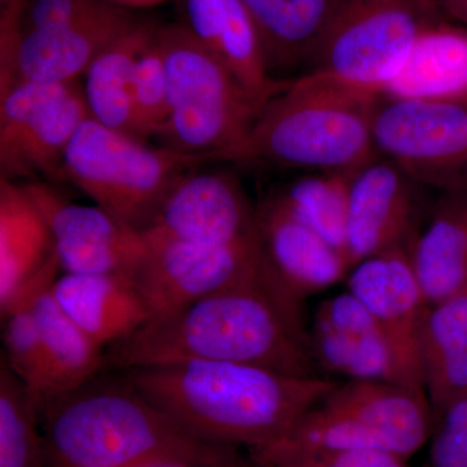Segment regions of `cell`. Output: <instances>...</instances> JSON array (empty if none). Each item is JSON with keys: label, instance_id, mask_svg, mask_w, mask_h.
Masks as SVG:
<instances>
[{"label": "cell", "instance_id": "obj_1", "mask_svg": "<svg viewBox=\"0 0 467 467\" xmlns=\"http://www.w3.org/2000/svg\"><path fill=\"white\" fill-rule=\"evenodd\" d=\"M301 304L281 281L218 291L109 347L104 371L223 361L290 376H326L310 348Z\"/></svg>", "mask_w": 467, "mask_h": 467}, {"label": "cell", "instance_id": "obj_2", "mask_svg": "<svg viewBox=\"0 0 467 467\" xmlns=\"http://www.w3.org/2000/svg\"><path fill=\"white\" fill-rule=\"evenodd\" d=\"M121 374L190 431L247 451L284 438L339 383L223 361L174 362Z\"/></svg>", "mask_w": 467, "mask_h": 467}, {"label": "cell", "instance_id": "obj_3", "mask_svg": "<svg viewBox=\"0 0 467 467\" xmlns=\"http://www.w3.org/2000/svg\"><path fill=\"white\" fill-rule=\"evenodd\" d=\"M41 416L52 467H260L248 451L190 431L124 376L92 378L48 402Z\"/></svg>", "mask_w": 467, "mask_h": 467}, {"label": "cell", "instance_id": "obj_4", "mask_svg": "<svg viewBox=\"0 0 467 467\" xmlns=\"http://www.w3.org/2000/svg\"><path fill=\"white\" fill-rule=\"evenodd\" d=\"M380 97L316 73L297 77L264 106L233 162L352 175L379 158L373 119Z\"/></svg>", "mask_w": 467, "mask_h": 467}, {"label": "cell", "instance_id": "obj_5", "mask_svg": "<svg viewBox=\"0 0 467 467\" xmlns=\"http://www.w3.org/2000/svg\"><path fill=\"white\" fill-rule=\"evenodd\" d=\"M158 36L169 81L160 146L209 162H233L264 107L178 21L159 26Z\"/></svg>", "mask_w": 467, "mask_h": 467}, {"label": "cell", "instance_id": "obj_6", "mask_svg": "<svg viewBox=\"0 0 467 467\" xmlns=\"http://www.w3.org/2000/svg\"><path fill=\"white\" fill-rule=\"evenodd\" d=\"M205 164L202 156L150 146L88 117L64 156L63 182L143 234L181 178Z\"/></svg>", "mask_w": 467, "mask_h": 467}, {"label": "cell", "instance_id": "obj_7", "mask_svg": "<svg viewBox=\"0 0 467 467\" xmlns=\"http://www.w3.org/2000/svg\"><path fill=\"white\" fill-rule=\"evenodd\" d=\"M435 0H347L319 43L308 73L383 94L418 36L438 23Z\"/></svg>", "mask_w": 467, "mask_h": 467}, {"label": "cell", "instance_id": "obj_8", "mask_svg": "<svg viewBox=\"0 0 467 467\" xmlns=\"http://www.w3.org/2000/svg\"><path fill=\"white\" fill-rule=\"evenodd\" d=\"M147 254L133 276L150 321L236 285L281 281L261 247L259 234L229 245L146 239Z\"/></svg>", "mask_w": 467, "mask_h": 467}, {"label": "cell", "instance_id": "obj_9", "mask_svg": "<svg viewBox=\"0 0 467 467\" xmlns=\"http://www.w3.org/2000/svg\"><path fill=\"white\" fill-rule=\"evenodd\" d=\"M378 155L417 183L450 190L467 187L457 177L467 164V109L460 103L379 100L373 119Z\"/></svg>", "mask_w": 467, "mask_h": 467}, {"label": "cell", "instance_id": "obj_10", "mask_svg": "<svg viewBox=\"0 0 467 467\" xmlns=\"http://www.w3.org/2000/svg\"><path fill=\"white\" fill-rule=\"evenodd\" d=\"M24 2L2 3L0 88L15 81L76 84L98 55L138 21L130 9L116 5L86 23L23 32L18 18Z\"/></svg>", "mask_w": 467, "mask_h": 467}, {"label": "cell", "instance_id": "obj_11", "mask_svg": "<svg viewBox=\"0 0 467 467\" xmlns=\"http://www.w3.org/2000/svg\"><path fill=\"white\" fill-rule=\"evenodd\" d=\"M55 239L61 273L133 278L146 256L142 233L98 205L78 204L43 181L26 183Z\"/></svg>", "mask_w": 467, "mask_h": 467}, {"label": "cell", "instance_id": "obj_12", "mask_svg": "<svg viewBox=\"0 0 467 467\" xmlns=\"http://www.w3.org/2000/svg\"><path fill=\"white\" fill-rule=\"evenodd\" d=\"M257 234L256 207L235 174L199 167L175 184L143 235L152 241L229 245Z\"/></svg>", "mask_w": 467, "mask_h": 467}, {"label": "cell", "instance_id": "obj_13", "mask_svg": "<svg viewBox=\"0 0 467 467\" xmlns=\"http://www.w3.org/2000/svg\"><path fill=\"white\" fill-rule=\"evenodd\" d=\"M348 291L368 309L391 343L409 386L425 389L420 337L427 303L409 247L361 261L349 272Z\"/></svg>", "mask_w": 467, "mask_h": 467}, {"label": "cell", "instance_id": "obj_14", "mask_svg": "<svg viewBox=\"0 0 467 467\" xmlns=\"http://www.w3.org/2000/svg\"><path fill=\"white\" fill-rule=\"evenodd\" d=\"M420 186L382 156L350 175L346 247L350 270L368 257L410 245Z\"/></svg>", "mask_w": 467, "mask_h": 467}, {"label": "cell", "instance_id": "obj_15", "mask_svg": "<svg viewBox=\"0 0 467 467\" xmlns=\"http://www.w3.org/2000/svg\"><path fill=\"white\" fill-rule=\"evenodd\" d=\"M309 343L321 371L348 380H389L409 386L389 337L352 292L337 295L318 306Z\"/></svg>", "mask_w": 467, "mask_h": 467}, {"label": "cell", "instance_id": "obj_16", "mask_svg": "<svg viewBox=\"0 0 467 467\" xmlns=\"http://www.w3.org/2000/svg\"><path fill=\"white\" fill-rule=\"evenodd\" d=\"M322 407L355 420L402 459L416 454L431 436L434 410L425 389L389 380H347Z\"/></svg>", "mask_w": 467, "mask_h": 467}, {"label": "cell", "instance_id": "obj_17", "mask_svg": "<svg viewBox=\"0 0 467 467\" xmlns=\"http://www.w3.org/2000/svg\"><path fill=\"white\" fill-rule=\"evenodd\" d=\"M181 24L261 107L285 88L267 70L263 45L243 0H180Z\"/></svg>", "mask_w": 467, "mask_h": 467}, {"label": "cell", "instance_id": "obj_18", "mask_svg": "<svg viewBox=\"0 0 467 467\" xmlns=\"http://www.w3.org/2000/svg\"><path fill=\"white\" fill-rule=\"evenodd\" d=\"M257 233L267 261L301 300L349 275L346 256L272 196L256 207Z\"/></svg>", "mask_w": 467, "mask_h": 467}, {"label": "cell", "instance_id": "obj_19", "mask_svg": "<svg viewBox=\"0 0 467 467\" xmlns=\"http://www.w3.org/2000/svg\"><path fill=\"white\" fill-rule=\"evenodd\" d=\"M279 84L306 75L326 32L347 0H243Z\"/></svg>", "mask_w": 467, "mask_h": 467}, {"label": "cell", "instance_id": "obj_20", "mask_svg": "<svg viewBox=\"0 0 467 467\" xmlns=\"http://www.w3.org/2000/svg\"><path fill=\"white\" fill-rule=\"evenodd\" d=\"M51 291L70 319L104 349L131 337L150 319L131 276L63 273Z\"/></svg>", "mask_w": 467, "mask_h": 467}, {"label": "cell", "instance_id": "obj_21", "mask_svg": "<svg viewBox=\"0 0 467 467\" xmlns=\"http://www.w3.org/2000/svg\"><path fill=\"white\" fill-rule=\"evenodd\" d=\"M55 259L54 234L26 183L0 178V313Z\"/></svg>", "mask_w": 467, "mask_h": 467}, {"label": "cell", "instance_id": "obj_22", "mask_svg": "<svg viewBox=\"0 0 467 467\" xmlns=\"http://www.w3.org/2000/svg\"><path fill=\"white\" fill-rule=\"evenodd\" d=\"M409 254L429 306L467 290V187L444 192Z\"/></svg>", "mask_w": 467, "mask_h": 467}, {"label": "cell", "instance_id": "obj_23", "mask_svg": "<svg viewBox=\"0 0 467 467\" xmlns=\"http://www.w3.org/2000/svg\"><path fill=\"white\" fill-rule=\"evenodd\" d=\"M382 95L445 103L467 99V30L441 21L427 27Z\"/></svg>", "mask_w": 467, "mask_h": 467}, {"label": "cell", "instance_id": "obj_24", "mask_svg": "<svg viewBox=\"0 0 467 467\" xmlns=\"http://www.w3.org/2000/svg\"><path fill=\"white\" fill-rule=\"evenodd\" d=\"M158 27L138 20L98 55L82 77V91L91 119L140 140L142 138L138 131L133 103L134 67Z\"/></svg>", "mask_w": 467, "mask_h": 467}, {"label": "cell", "instance_id": "obj_25", "mask_svg": "<svg viewBox=\"0 0 467 467\" xmlns=\"http://www.w3.org/2000/svg\"><path fill=\"white\" fill-rule=\"evenodd\" d=\"M88 115L82 85L50 107L7 150H0V178L16 181L42 178L43 182H63V162L67 147Z\"/></svg>", "mask_w": 467, "mask_h": 467}, {"label": "cell", "instance_id": "obj_26", "mask_svg": "<svg viewBox=\"0 0 467 467\" xmlns=\"http://www.w3.org/2000/svg\"><path fill=\"white\" fill-rule=\"evenodd\" d=\"M54 282L43 285L33 299L47 367L41 410L58 396L75 391L99 376L106 362V349L88 337L58 306L51 291Z\"/></svg>", "mask_w": 467, "mask_h": 467}, {"label": "cell", "instance_id": "obj_27", "mask_svg": "<svg viewBox=\"0 0 467 467\" xmlns=\"http://www.w3.org/2000/svg\"><path fill=\"white\" fill-rule=\"evenodd\" d=\"M420 365L434 413L467 393V290L427 309Z\"/></svg>", "mask_w": 467, "mask_h": 467}, {"label": "cell", "instance_id": "obj_28", "mask_svg": "<svg viewBox=\"0 0 467 467\" xmlns=\"http://www.w3.org/2000/svg\"><path fill=\"white\" fill-rule=\"evenodd\" d=\"M61 269L57 259L46 269L29 288L5 312L0 313L3 322L2 361L9 370L32 391L39 409L45 400L47 386V367L41 330L34 315L33 299L43 285L57 281Z\"/></svg>", "mask_w": 467, "mask_h": 467}, {"label": "cell", "instance_id": "obj_29", "mask_svg": "<svg viewBox=\"0 0 467 467\" xmlns=\"http://www.w3.org/2000/svg\"><path fill=\"white\" fill-rule=\"evenodd\" d=\"M349 177L308 173L270 196L346 256Z\"/></svg>", "mask_w": 467, "mask_h": 467}, {"label": "cell", "instance_id": "obj_30", "mask_svg": "<svg viewBox=\"0 0 467 467\" xmlns=\"http://www.w3.org/2000/svg\"><path fill=\"white\" fill-rule=\"evenodd\" d=\"M38 401L5 361L0 365V467H43Z\"/></svg>", "mask_w": 467, "mask_h": 467}, {"label": "cell", "instance_id": "obj_31", "mask_svg": "<svg viewBox=\"0 0 467 467\" xmlns=\"http://www.w3.org/2000/svg\"><path fill=\"white\" fill-rule=\"evenodd\" d=\"M155 36L140 52L134 67L133 103L140 138L158 137L169 112V81L164 55Z\"/></svg>", "mask_w": 467, "mask_h": 467}, {"label": "cell", "instance_id": "obj_32", "mask_svg": "<svg viewBox=\"0 0 467 467\" xmlns=\"http://www.w3.org/2000/svg\"><path fill=\"white\" fill-rule=\"evenodd\" d=\"M76 84L15 81L0 88V150H7L45 110L64 99Z\"/></svg>", "mask_w": 467, "mask_h": 467}, {"label": "cell", "instance_id": "obj_33", "mask_svg": "<svg viewBox=\"0 0 467 467\" xmlns=\"http://www.w3.org/2000/svg\"><path fill=\"white\" fill-rule=\"evenodd\" d=\"M248 453L260 467H410L408 460L391 451L380 450L306 454L263 447L248 451Z\"/></svg>", "mask_w": 467, "mask_h": 467}, {"label": "cell", "instance_id": "obj_34", "mask_svg": "<svg viewBox=\"0 0 467 467\" xmlns=\"http://www.w3.org/2000/svg\"><path fill=\"white\" fill-rule=\"evenodd\" d=\"M430 467H467V393L434 413Z\"/></svg>", "mask_w": 467, "mask_h": 467}, {"label": "cell", "instance_id": "obj_35", "mask_svg": "<svg viewBox=\"0 0 467 467\" xmlns=\"http://www.w3.org/2000/svg\"><path fill=\"white\" fill-rule=\"evenodd\" d=\"M116 5L109 0H26L18 27L26 32L76 26L99 17Z\"/></svg>", "mask_w": 467, "mask_h": 467}, {"label": "cell", "instance_id": "obj_36", "mask_svg": "<svg viewBox=\"0 0 467 467\" xmlns=\"http://www.w3.org/2000/svg\"><path fill=\"white\" fill-rule=\"evenodd\" d=\"M439 11L467 26V0H435Z\"/></svg>", "mask_w": 467, "mask_h": 467}, {"label": "cell", "instance_id": "obj_37", "mask_svg": "<svg viewBox=\"0 0 467 467\" xmlns=\"http://www.w3.org/2000/svg\"><path fill=\"white\" fill-rule=\"evenodd\" d=\"M113 5H119L124 8H134V7H147V5H153L156 3L162 2V0H109Z\"/></svg>", "mask_w": 467, "mask_h": 467}, {"label": "cell", "instance_id": "obj_38", "mask_svg": "<svg viewBox=\"0 0 467 467\" xmlns=\"http://www.w3.org/2000/svg\"><path fill=\"white\" fill-rule=\"evenodd\" d=\"M144 467H192L187 465H180V463H158V465H150Z\"/></svg>", "mask_w": 467, "mask_h": 467}, {"label": "cell", "instance_id": "obj_39", "mask_svg": "<svg viewBox=\"0 0 467 467\" xmlns=\"http://www.w3.org/2000/svg\"><path fill=\"white\" fill-rule=\"evenodd\" d=\"M2 2H5V0H2Z\"/></svg>", "mask_w": 467, "mask_h": 467}]
</instances>
